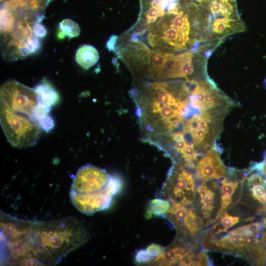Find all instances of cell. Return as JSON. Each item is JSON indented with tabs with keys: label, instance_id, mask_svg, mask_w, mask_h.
Listing matches in <instances>:
<instances>
[{
	"label": "cell",
	"instance_id": "8992f818",
	"mask_svg": "<svg viewBox=\"0 0 266 266\" xmlns=\"http://www.w3.org/2000/svg\"><path fill=\"white\" fill-rule=\"evenodd\" d=\"M164 198L171 202L191 205L196 195L193 174L181 165L173 168L163 188Z\"/></svg>",
	"mask_w": 266,
	"mask_h": 266
},
{
	"label": "cell",
	"instance_id": "9c48e42d",
	"mask_svg": "<svg viewBox=\"0 0 266 266\" xmlns=\"http://www.w3.org/2000/svg\"><path fill=\"white\" fill-rule=\"evenodd\" d=\"M192 253V250L187 244L177 242L164 250L159 256L154 259L152 264L159 266H171L187 257Z\"/></svg>",
	"mask_w": 266,
	"mask_h": 266
},
{
	"label": "cell",
	"instance_id": "603a6c76",
	"mask_svg": "<svg viewBox=\"0 0 266 266\" xmlns=\"http://www.w3.org/2000/svg\"><path fill=\"white\" fill-rule=\"evenodd\" d=\"M192 1L200 4V5L205 6L210 0H188Z\"/></svg>",
	"mask_w": 266,
	"mask_h": 266
},
{
	"label": "cell",
	"instance_id": "9a60e30c",
	"mask_svg": "<svg viewBox=\"0 0 266 266\" xmlns=\"http://www.w3.org/2000/svg\"><path fill=\"white\" fill-rule=\"evenodd\" d=\"M239 222V218L237 216H233L224 211L220 215V224L222 228L217 229L215 233L227 232V230Z\"/></svg>",
	"mask_w": 266,
	"mask_h": 266
},
{
	"label": "cell",
	"instance_id": "3957f363",
	"mask_svg": "<svg viewBox=\"0 0 266 266\" xmlns=\"http://www.w3.org/2000/svg\"><path fill=\"white\" fill-rule=\"evenodd\" d=\"M0 124L8 142L24 148L37 142L43 130L35 116L39 100L34 89L15 80L0 88Z\"/></svg>",
	"mask_w": 266,
	"mask_h": 266
},
{
	"label": "cell",
	"instance_id": "ac0fdd59",
	"mask_svg": "<svg viewBox=\"0 0 266 266\" xmlns=\"http://www.w3.org/2000/svg\"><path fill=\"white\" fill-rule=\"evenodd\" d=\"M165 249L159 244H152L149 246L146 250L148 255L152 259L160 255Z\"/></svg>",
	"mask_w": 266,
	"mask_h": 266
},
{
	"label": "cell",
	"instance_id": "7a4b0ae2",
	"mask_svg": "<svg viewBox=\"0 0 266 266\" xmlns=\"http://www.w3.org/2000/svg\"><path fill=\"white\" fill-rule=\"evenodd\" d=\"M146 32L149 45L164 52L201 53L205 44V20L200 9L192 3H180L174 10L158 18Z\"/></svg>",
	"mask_w": 266,
	"mask_h": 266
},
{
	"label": "cell",
	"instance_id": "7c38bea8",
	"mask_svg": "<svg viewBox=\"0 0 266 266\" xmlns=\"http://www.w3.org/2000/svg\"><path fill=\"white\" fill-rule=\"evenodd\" d=\"M34 89L41 100L46 104L51 106L57 101V92L46 82L37 85Z\"/></svg>",
	"mask_w": 266,
	"mask_h": 266
},
{
	"label": "cell",
	"instance_id": "4fadbf2b",
	"mask_svg": "<svg viewBox=\"0 0 266 266\" xmlns=\"http://www.w3.org/2000/svg\"><path fill=\"white\" fill-rule=\"evenodd\" d=\"M170 204L167 200L155 199L152 200L148 206L146 217L148 218L154 216H160L166 214L169 209Z\"/></svg>",
	"mask_w": 266,
	"mask_h": 266
},
{
	"label": "cell",
	"instance_id": "cb8c5ba5",
	"mask_svg": "<svg viewBox=\"0 0 266 266\" xmlns=\"http://www.w3.org/2000/svg\"><path fill=\"white\" fill-rule=\"evenodd\" d=\"M5 0H0V2H3L4 1H5Z\"/></svg>",
	"mask_w": 266,
	"mask_h": 266
},
{
	"label": "cell",
	"instance_id": "d6986e66",
	"mask_svg": "<svg viewBox=\"0 0 266 266\" xmlns=\"http://www.w3.org/2000/svg\"><path fill=\"white\" fill-rule=\"evenodd\" d=\"M33 33L37 37H43L47 33V30L45 27L40 22L35 24L33 27Z\"/></svg>",
	"mask_w": 266,
	"mask_h": 266
},
{
	"label": "cell",
	"instance_id": "44dd1931",
	"mask_svg": "<svg viewBox=\"0 0 266 266\" xmlns=\"http://www.w3.org/2000/svg\"><path fill=\"white\" fill-rule=\"evenodd\" d=\"M151 260L152 259L145 250H140L136 255L135 260L137 262L143 263Z\"/></svg>",
	"mask_w": 266,
	"mask_h": 266
},
{
	"label": "cell",
	"instance_id": "52a82bcc",
	"mask_svg": "<svg viewBox=\"0 0 266 266\" xmlns=\"http://www.w3.org/2000/svg\"><path fill=\"white\" fill-rule=\"evenodd\" d=\"M51 0H5L1 6L7 8L15 20L32 23L43 19L44 11Z\"/></svg>",
	"mask_w": 266,
	"mask_h": 266
},
{
	"label": "cell",
	"instance_id": "e0dca14e",
	"mask_svg": "<svg viewBox=\"0 0 266 266\" xmlns=\"http://www.w3.org/2000/svg\"><path fill=\"white\" fill-rule=\"evenodd\" d=\"M237 186L238 183L237 182L229 181L225 178L221 182V196L232 197Z\"/></svg>",
	"mask_w": 266,
	"mask_h": 266
},
{
	"label": "cell",
	"instance_id": "5b68a950",
	"mask_svg": "<svg viewBox=\"0 0 266 266\" xmlns=\"http://www.w3.org/2000/svg\"><path fill=\"white\" fill-rule=\"evenodd\" d=\"M121 187L120 178L110 175L104 169L88 164L79 168L74 176L69 196L77 210L93 214L108 208Z\"/></svg>",
	"mask_w": 266,
	"mask_h": 266
},
{
	"label": "cell",
	"instance_id": "30bf717a",
	"mask_svg": "<svg viewBox=\"0 0 266 266\" xmlns=\"http://www.w3.org/2000/svg\"><path fill=\"white\" fill-rule=\"evenodd\" d=\"M205 182L199 185L197 187V191L199 193L200 198V212L204 219H209L216 208V195ZM211 223L212 221L210 218Z\"/></svg>",
	"mask_w": 266,
	"mask_h": 266
},
{
	"label": "cell",
	"instance_id": "2e32d148",
	"mask_svg": "<svg viewBox=\"0 0 266 266\" xmlns=\"http://www.w3.org/2000/svg\"><path fill=\"white\" fill-rule=\"evenodd\" d=\"M262 184H248L249 185L252 186L251 191L253 198L261 203H266V190Z\"/></svg>",
	"mask_w": 266,
	"mask_h": 266
},
{
	"label": "cell",
	"instance_id": "ffe728a7",
	"mask_svg": "<svg viewBox=\"0 0 266 266\" xmlns=\"http://www.w3.org/2000/svg\"><path fill=\"white\" fill-rule=\"evenodd\" d=\"M195 266H207L209 264L208 258L206 253L202 251L197 256L196 260H194Z\"/></svg>",
	"mask_w": 266,
	"mask_h": 266
},
{
	"label": "cell",
	"instance_id": "277c9868",
	"mask_svg": "<svg viewBox=\"0 0 266 266\" xmlns=\"http://www.w3.org/2000/svg\"><path fill=\"white\" fill-rule=\"evenodd\" d=\"M144 90L136 100L144 129L151 133L169 135L178 133L179 129L180 132L188 95L182 93L174 81L150 83Z\"/></svg>",
	"mask_w": 266,
	"mask_h": 266
},
{
	"label": "cell",
	"instance_id": "7402d4cb",
	"mask_svg": "<svg viewBox=\"0 0 266 266\" xmlns=\"http://www.w3.org/2000/svg\"><path fill=\"white\" fill-rule=\"evenodd\" d=\"M118 39L117 36L113 35L111 36L106 43V47L109 51H116V44Z\"/></svg>",
	"mask_w": 266,
	"mask_h": 266
},
{
	"label": "cell",
	"instance_id": "5bb4252c",
	"mask_svg": "<svg viewBox=\"0 0 266 266\" xmlns=\"http://www.w3.org/2000/svg\"><path fill=\"white\" fill-rule=\"evenodd\" d=\"M59 28L63 33L69 38L78 36L80 33L78 24L70 19H65L60 23Z\"/></svg>",
	"mask_w": 266,
	"mask_h": 266
},
{
	"label": "cell",
	"instance_id": "6da1fadb",
	"mask_svg": "<svg viewBox=\"0 0 266 266\" xmlns=\"http://www.w3.org/2000/svg\"><path fill=\"white\" fill-rule=\"evenodd\" d=\"M82 223L71 217L49 221L26 220L24 239L34 266H54L89 239Z\"/></svg>",
	"mask_w": 266,
	"mask_h": 266
},
{
	"label": "cell",
	"instance_id": "8fae6325",
	"mask_svg": "<svg viewBox=\"0 0 266 266\" xmlns=\"http://www.w3.org/2000/svg\"><path fill=\"white\" fill-rule=\"evenodd\" d=\"M100 58L99 53L93 45L80 46L75 54V61L82 67L88 69L95 65Z\"/></svg>",
	"mask_w": 266,
	"mask_h": 266
},
{
	"label": "cell",
	"instance_id": "ba28073f",
	"mask_svg": "<svg viewBox=\"0 0 266 266\" xmlns=\"http://www.w3.org/2000/svg\"><path fill=\"white\" fill-rule=\"evenodd\" d=\"M194 168L197 177L203 182L225 177L227 174L226 168L214 146L196 162Z\"/></svg>",
	"mask_w": 266,
	"mask_h": 266
}]
</instances>
